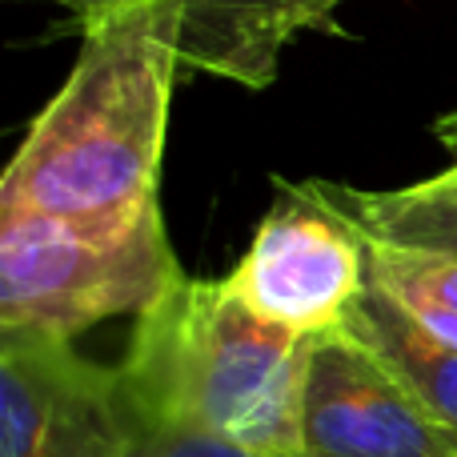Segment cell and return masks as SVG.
I'll list each match as a JSON object with an SVG mask.
<instances>
[{"label":"cell","instance_id":"52a82bcc","mask_svg":"<svg viewBox=\"0 0 457 457\" xmlns=\"http://www.w3.org/2000/svg\"><path fill=\"white\" fill-rule=\"evenodd\" d=\"M181 69L245 88L273 85L281 53L301 32L325 24L345 0H177Z\"/></svg>","mask_w":457,"mask_h":457},{"label":"cell","instance_id":"4fadbf2b","mask_svg":"<svg viewBox=\"0 0 457 457\" xmlns=\"http://www.w3.org/2000/svg\"><path fill=\"white\" fill-rule=\"evenodd\" d=\"M434 133H437V141H442L445 149L457 153V112H445V117L437 120V129H434Z\"/></svg>","mask_w":457,"mask_h":457},{"label":"cell","instance_id":"5b68a950","mask_svg":"<svg viewBox=\"0 0 457 457\" xmlns=\"http://www.w3.org/2000/svg\"><path fill=\"white\" fill-rule=\"evenodd\" d=\"M133 410L120 365L72 341L0 329V457H129Z\"/></svg>","mask_w":457,"mask_h":457},{"label":"cell","instance_id":"30bf717a","mask_svg":"<svg viewBox=\"0 0 457 457\" xmlns=\"http://www.w3.org/2000/svg\"><path fill=\"white\" fill-rule=\"evenodd\" d=\"M370 281L457 349V257L370 241Z\"/></svg>","mask_w":457,"mask_h":457},{"label":"cell","instance_id":"7c38bea8","mask_svg":"<svg viewBox=\"0 0 457 457\" xmlns=\"http://www.w3.org/2000/svg\"><path fill=\"white\" fill-rule=\"evenodd\" d=\"M48 4H61V8H69V12H77L80 24H93V21H101V16L120 12V8H129V4H145V0H48Z\"/></svg>","mask_w":457,"mask_h":457},{"label":"cell","instance_id":"5bb4252c","mask_svg":"<svg viewBox=\"0 0 457 457\" xmlns=\"http://www.w3.org/2000/svg\"><path fill=\"white\" fill-rule=\"evenodd\" d=\"M437 181H445V185H457V161L450 169H445V173H437Z\"/></svg>","mask_w":457,"mask_h":457},{"label":"cell","instance_id":"3957f363","mask_svg":"<svg viewBox=\"0 0 457 457\" xmlns=\"http://www.w3.org/2000/svg\"><path fill=\"white\" fill-rule=\"evenodd\" d=\"M181 281L161 205L129 225L0 209V329L72 341L109 317H141Z\"/></svg>","mask_w":457,"mask_h":457},{"label":"cell","instance_id":"6da1fadb","mask_svg":"<svg viewBox=\"0 0 457 457\" xmlns=\"http://www.w3.org/2000/svg\"><path fill=\"white\" fill-rule=\"evenodd\" d=\"M177 0L85 24L61 93L32 117L0 177V209L129 225L161 205V153L177 80Z\"/></svg>","mask_w":457,"mask_h":457},{"label":"cell","instance_id":"8fae6325","mask_svg":"<svg viewBox=\"0 0 457 457\" xmlns=\"http://www.w3.org/2000/svg\"><path fill=\"white\" fill-rule=\"evenodd\" d=\"M133 410V405H129ZM129 457H261L241 445L217 442V437L193 434V429H173V426H153L133 413V450Z\"/></svg>","mask_w":457,"mask_h":457},{"label":"cell","instance_id":"7a4b0ae2","mask_svg":"<svg viewBox=\"0 0 457 457\" xmlns=\"http://www.w3.org/2000/svg\"><path fill=\"white\" fill-rule=\"evenodd\" d=\"M309 349L313 337L269 325L225 281L185 277L137 317L120 378L141 421L301 457Z\"/></svg>","mask_w":457,"mask_h":457},{"label":"cell","instance_id":"ba28073f","mask_svg":"<svg viewBox=\"0 0 457 457\" xmlns=\"http://www.w3.org/2000/svg\"><path fill=\"white\" fill-rule=\"evenodd\" d=\"M341 329L361 341L445 429L457 434V349L450 341L434 337L402 301L373 281L365 285Z\"/></svg>","mask_w":457,"mask_h":457},{"label":"cell","instance_id":"277c9868","mask_svg":"<svg viewBox=\"0 0 457 457\" xmlns=\"http://www.w3.org/2000/svg\"><path fill=\"white\" fill-rule=\"evenodd\" d=\"M277 189L273 209L261 217L225 285L269 325L321 337L341 329L370 285V241L309 181Z\"/></svg>","mask_w":457,"mask_h":457},{"label":"cell","instance_id":"8992f818","mask_svg":"<svg viewBox=\"0 0 457 457\" xmlns=\"http://www.w3.org/2000/svg\"><path fill=\"white\" fill-rule=\"evenodd\" d=\"M301 457H457V434L361 341L333 329L309 349Z\"/></svg>","mask_w":457,"mask_h":457},{"label":"cell","instance_id":"9c48e42d","mask_svg":"<svg viewBox=\"0 0 457 457\" xmlns=\"http://www.w3.org/2000/svg\"><path fill=\"white\" fill-rule=\"evenodd\" d=\"M309 185L365 241L457 257V185H445L437 177L405 185V189H349V185L333 181Z\"/></svg>","mask_w":457,"mask_h":457}]
</instances>
